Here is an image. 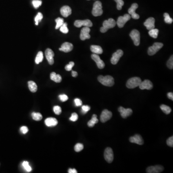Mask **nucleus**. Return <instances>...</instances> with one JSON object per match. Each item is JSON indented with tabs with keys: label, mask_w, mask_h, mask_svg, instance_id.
I'll return each instance as SVG.
<instances>
[{
	"label": "nucleus",
	"mask_w": 173,
	"mask_h": 173,
	"mask_svg": "<svg viewBox=\"0 0 173 173\" xmlns=\"http://www.w3.org/2000/svg\"><path fill=\"white\" fill-rule=\"evenodd\" d=\"M117 23L114 19H109L104 21L102 24V26L100 29L102 33H105L110 29L114 28Z\"/></svg>",
	"instance_id": "nucleus-2"
},
{
	"label": "nucleus",
	"mask_w": 173,
	"mask_h": 173,
	"mask_svg": "<svg viewBox=\"0 0 173 173\" xmlns=\"http://www.w3.org/2000/svg\"><path fill=\"white\" fill-rule=\"evenodd\" d=\"M45 54L46 59L47 60L49 64L50 65L54 64V54L53 50H51V49H47L45 51Z\"/></svg>",
	"instance_id": "nucleus-16"
},
{
	"label": "nucleus",
	"mask_w": 173,
	"mask_h": 173,
	"mask_svg": "<svg viewBox=\"0 0 173 173\" xmlns=\"http://www.w3.org/2000/svg\"><path fill=\"white\" fill-rule=\"evenodd\" d=\"M20 131L23 134H25L29 131V129L26 126H23L20 128Z\"/></svg>",
	"instance_id": "nucleus-48"
},
{
	"label": "nucleus",
	"mask_w": 173,
	"mask_h": 173,
	"mask_svg": "<svg viewBox=\"0 0 173 173\" xmlns=\"http://www.w3.org/2000/svg\"><path fill=\"white\" fill-rule=\"evenodd\" d=\"M78 118H79V117H78L77 114L76 113H73L71 115V117H70L69 119L72 122H75L77 120Z\"/></svg>",
	"instance_id": "nucleus-44"
},
{
	"label": "nucleus",
	"mask_w": 173,
	"mask_h": 173,
	"mask_svg": "<svg viewBox=\"0 0 173 173\" xmlns=\"http://www.w3.org/2000/svg\"><path fill=\"white\" fill-rule=\"evenodd\" d=\"M73 49V45L69 42H64L61 45V48H59L60 51H64V53H68L71 51Z\"/></svg>",
	"instance_id": "nucleus-20"
},
{
	"label": "nucleus",
	"mask_w": 173,
	"mask_h": 173,
	"mask_svg": "<svg viewBox=\"0 0 173 173\" xmlns=\"http://www.w3.org/2000/svg\"><path fill=\"white\" fill-rule=\"evenodd\" d=\"M124 53L121 50H118L115 53L113 54L112 57L111 59V62L113 64H117L120 58L123 55Z\"/></svg>",
	"instance_id": "nucleus-11"
},
{
	"label": "nucleus",
	"mask_w": 173,
	"mask_h": 173,
	"mask_svg": "<svg viewBox=\"0 0 173 173\" xmlns=\"http://www.w3.org/2000/svg\"><path fill=\"white\" fill-rule=\"evenodd\" d=\"M83 148H84V146L81 143H77L74 147L75 151L76 152H79L80 151H81Z\"/></svg>",
	"instance_id": "nucleus-39"
},
{
	"label": "nucleus",
	"mask_w": 173,
	"mask_h": 173,
	"mask_svg": "<svg viewBox=\"0 0 173 173\" xmlns=\"http://www.w3.org/2000/svg\"><path fill=\"white\" fill-rule=\"evenodd\" d=\"M60 12L64 17H67L72 13V10L69 6L65 5L61 8Z\"/></svg>",
	"instance_id": "nucleus-22"
},
{
	"label": "nucleus",
	"mask_w": 173,
	"mask_h": 173,
	"mask_svg": "<svg viewBox=\"0 0 173 173\" xmlns=\"http://www.w3.org/2000/svg\"><path fill=\"white\" fill-rule=\"evenodd\" d=\"M104 157L106 161L108 163H111L114 160V152L113 149L110 147H107L104 151Z\"/></svg>",
	"instance_id": "nucleus-9"
},
{
	"label": "nucleus",
	"mask_w": 173,
	"mask_h": 173,
	"mask_svg": "<svg viewBox=\"0 0 173 173\" xmlns=\"http://www.w3.org/2000/svg\"><path fill=\"white\" fill-rule=\"evenodd\" d=\"M60 30L61 32H62V33H64V34L68 33L69 30L67 28V24L66 23H64L63 24L62 26L60 28Z\"/></svg>",
	"instance_id": "nucleus-34"
},
{
	"label": "nucleus",
	"mask_w": 173,
	"mask_h": 173,
	"mask_svg": "<svg viewBox=\"0 0 173 173\" xmlns=\"http://www.w3.org/2000/svg\"><path fill=\"white\" fill-rule=\"evenodd\" d=\"M23 167H24V169L28 172H30L32 170V168L30 167V165H29V162L26 161L23 162L22 164Z\"/></svg>",
	"instance_id": "nucleus-38"
},
{
	"label": "nucleus",
	"mask_w": 173,
	"mask_h": 173,
	"mask_svg": "<svg viewBox=\"0 0 173 173\" xmlns=\"http://www.w3.org/2000/svg\"><path fill=\"white\" fill-rule=\"evenodd\" d=\"M88 1H89V0H88Z\"/></svg>",
	"instance_id": "nucleus-52"
},
{
	"label": "nucleus",
	"mask_w": 173,
	"mask_h": 173,
	"mask_svg": "<svg viewBox=\"0 0 173 173\" xmlns=\"http://www.w3.org/2000/svg\"><path fill=\"white\" fill-rule=\"evenodd\" d=\"M117 4V9L118 10L122 9V6L124 5V2L123 0H114Z\"/></svg>",
	"instance_id": "nucleus-37"
},
{
	"label": "nucleus",
	"mask_w": 173,
	"mask_h": 173,
	"mask_svg": "<svg viewBox=\"0 0 173 173\" xmlns=\"http://www.w3.org/2000/svg\"><path fill=\"white\" fill-rule=\"evenodd\" d=\"M43 59V54L42 51H39L37 54L35 58V63L36 64H39L42 62Z\"/></svg>",
	"instance_id": "nucleus-30"
},
{
	"label": "nucleus",
	"mask_w": 173,
	"mask_h": 173,
	"mask_svg": "<svg viewBox=\"0 0 173 173\" xmlns=\"http://www.w3.org/2000/svg\"><path fill=\"white\" fill-rule=\"evenodd\" d=\"M141 82H142V79L139 77H132L127 80L126 86L129 89H134L137 86H139Z\"/></svg>",
	"instance_id": "nucleus-4"
},
{
	"label": "nucleus",
	"mask_w": 173,
	"mask_h": 173,
	"mask_svg": "<svg viewBox=\"0 0 173 173\" xmlns=\"http://www.w3.org/2000/svg\"><path fill=\"white\" fill-rule=\"evenodd\" d=\"M98 80L101 84L105 86H113L114 84V79L111 76H100L98 77Z\"/></svg>",
	"instance_id": "nucleus-1"
},
{
	"label": "nucleus",
	"mask_w": 173,
	"mask_h": 173,
	"mask_svg": "<svg viewBox=\"0 0 173 173\" xmlns=\"http://www.w3.org/2000/svg\"><path fill=\"white\" fill-rule=\"evenodd\" d=\"M159 30L158 29H154L149 30V34L151 37L153 38L156 39L158 35Z\"/></svg>",
	"instance_id": "nucleus-28"
},
{
	"label": "nucleus",
	"mask_w": 173,
	"mask_h": 173,
	"mask_svg": "<svg viewBox=\"0 0 173 173\" xmlns=\"http://www.w3.org/2000/svg\"><path fill=\"white\" fill-rule=\"evenodd\" d=\"M131 19V16L129 14H125L124 16H120L117 20V25L119 28H123L126 23Z\"/></svg>",
	"instance_id": "nucleus-6"
},
{
	"label": "nucleus",
	"mask_w": 173,
	"mask_h": 173,
	"mask_svg": "<svg viewBox=\"0 0 173 173\" xmlns=\"http://www.w3.org/2000/svg\"><path fill=\"white\" fill-rule=\"evenodd\" d=\"M91 109V107L89 105H83L82 106L81 112L83 114H85Z\"/></svg>",
	"instance_id": "nucleus-43"
},
{
	"label": "nucleus",
	"mask_w": 173,
	"mask_h": 173,
	"mask_svg": "<svg viewBox=\"0 0 173 173\" xmlns=\"http://www.w3.org/2000/svg\"><path fill=\"white\" fill-rule=\"evenodd\" d=\"M41 4H42V1L41 0H33L32 1V4L35 9H37L39 6H41Z\"/></svg>",
	"instance_id": "nucleus-36"
},
{
	"label": "nucleus",
	"mask_w": 173,
	"mask_h": 173,
	"mask_svg": "<svg viewBox=\"0 0 173 173\" xmlns=\"http://www.w3.org/2000/svg\"><path fill=\"white\" fill-rule=\"evenodd\" d=\"M91 57L92 60L96 62L97 66L99 69H103L104 67L105 64L102 60H101L98 54H92Z\"/></svg>",
	"instance_id": "nucleus-14"
},
{
	"label": "nucleus",
	"mask_w": 173,
	"mask_h": 173,
	"mask_svg": "<svg viewBox=\"0 0 173 173\" xmlns=\"http://www.w3.org/2000/svg\"><path fill=\"white\" fill-rule=\"evenodd\" d=\"M164 45L163 43L160 42H155L152 46L149 47L148 51V54L150 56L154 55L156 53H157L159 50H160L163 47Z\"/></svg>",
	"instance_id": "nucleus-5"
},
{
	"label": "nucleus",
	"mask_w": 173,
	"mask_h": 173,
	"mask_svg": "<svg viewBox=\"0 0 173 173\" xmlns=\"http://www.w3.org/2000/svg\"><path fill=\"white\" fill-rule=\"evenodd\" d=\"M98 119H97L96 114H93L92 117V119L89 120L88 123V126L90 127H93L96 124L98 123Z\"/></svg>",
	"instance_id": "nucleus-26"
},
{
	"label": "nucleus",
	"mask_w": 173,
	"mask_h": 173,
	"mask_svg": "<svg viewBox=\"0 0 173 173\" xmlns=\"http://www.w3.org/2000/svg\"><path fill=\"white\" fill-rule=\"evenodd\" d=\"M74 25L76 28H80L82 26L90 28L92 26L93 24L92 21L89 19L84 20H77L76 21H75Z\"/></svg>",
	"instance_id": "nucleus-8"
},
{
	"label": "nucleus",
	"mask_w": 173,
	"mask_h": 173,
	"mask_svg": "<svg viewBox=\"0 0 173 173\" xmlns=\"http://www.w3.org/2000/svg\"><path fill=\"white\" fill-rule=\"evenodd\" d=\"M118 111L120 113L121 116L123 118H127L132 114L133 111L130 108L126 109L121 106L118 109Z\"/></svg>",
	"instance_id": "nucleus-15"
},
{
	"label": "nucleus",
	"mask_w": 173,
	"mask_h": 173,
	"mask_svg": "<svg viewBox=\"0 0 173 173\" xmlns=\"http://www.w3.org/2000/svg\"><path fill=\"white\" fill-rule=\"evenodd\" d=\"M45 124L49 127H54L58 124V121L54 117H49L45 120Z\"/></svg>",
	"instance_id": "nucleus-23"
},
{
	"label": "nucleus",
	"mask_w": 173,
	"mask_h": 173,
	"mask_svg": "<svg viewBox=\"0 0 173 173\" xmlns=\"http://www.w3.org/2000/svg\"><path fill=\"white\" fill-rule=\"evenodd\" d=\"M75 65V63L73 62H70L65 66V69L67 71H71L72 68Z\"/></svg>",
	"instance_id": "nucleus-42"
},
{
	"label": "nucleus",
	"mask_w": 173,
	"mask_h": 173,
	"mask_svg": "<svg viewBox=\"0 0 173 173\" xmlns=\"http://www.w3.org/2000/svg\"><path fill=\"white\" fill-rule=\"evenodd\" d=\"M28 85H29V89L30 92L33 93L37 92L38 86H37V84H36V83L34 82L33 81H29L28 82Z\"/></svg>",
	"instance_id": "nucleus-27"
},
{
	"label": "nucleus",
	"mask_w": 173,
	"mask_h": 173,
	"mask_svg": "<svg viewBox=\"0 0 173 173\" xmlns=\"http://www.w3.org/2000/svg\"><path fill=\"white\" fill-rule=\"evenodd\" d=\"M129 36L133 41L135 45L139 46L140 43V36L139 32L138 30L134 29L130 32Z\"/></svg>",
	"instance_id": "nucleus-7"
},
{
	"label": "nucleus",
	"mask_w": 173,
	"mask_h": 173,
	"mask_svg": "<svg viewBox=\"0 0 173 173\" xmlns=\"http://www.w3.org/2000/svg\"><path fill=\"white\" fill-rule=\"evenodd\" d=\"M139 86V89L142 90L143 89L150 90L153 88V84L150 80H145L140 83V85Z\"/></svg>",
	"instance_id": "nucleus-18"
},
{
	"label": "nucleus",
	"mask_w": 173,
	"mask_h": 173,
	"mask_svg": "<svg viewBox=\"0 0 173 173\" xmlns=\"http://www.w3.org/2000/svg\"><path fill=\"white\" fill-rule=\"evenodd\" d=\"M112 117V113L111 112L105 109L102 112L100 117V120L102 123H105L110 119Z\"/></svg>",
	"instance_id": "nucleus-10"
},
{
	"label": "nucleus",
	"mask_w": 173,
	"mask_h": 173,
	"mask_svg": "<svg viewBox=\"0 0 173 173\" xmlns=\"http://www.w3.org/2000/svg\"><path fill=\"white\" fill-rule=\"evenodd\" d=\"M138 8V4L136 3L133 4L129 8L128 12L129 14L131 15V17L134 19H139V16L136 13V10Z\"/></svg>",
	"instance_id": "nucleus-12"
},
{
	"label": "nucleus",
	"mask_w": 173,
	"mask_h": 173,
	"mask_svg": "<svg viewBox=\"0 0 173 173\" xmlns=\"http://www.w3.org/2000/svg\"><path fill=\"white\" fill-rule=\"evenodd\" d=\"M91 31V29L89 27H84L82 29L80 32V38L82 41H85V39H89L91 38V35L89 32Z\"/></svg>",
	"instance_id": "nucleus-13"
},
{
	"label": "nucleus",
	"mask_w": 173,
	"mask_h": 173,
	"mask_svg": "<svg viewBox=\"0 0 173 173\" xmlns=\"http://www.w3.org/2000/svg\"><path fill=\"white\" fill-rule=\"evenodd\" d=\"M74 102H75V105L76 106H81L82 104V102L81 100H80L79 99L76 98L74 100Z\"/></svg>",
	"instance_id": "nucleus-47"
},
{
	"label": "nucleus",
	"mask_w": 173,
	"mask_h": 173,
	"mask_svg": "<svg viewBox=\"0 0 173 173\" xmlns=\"http://www.w3.org/2000/svg\"><path fill=\"white\" fill-rule=\"evenodd\" d=\"M144 25L148 30H149L155 28V19L154 17H149L144 23Z\"/></svg>",
	"instance_id": "nucleus-21"
},
{
	"label": "nucleus",
	"mask_w": 173,
	"mask_h": 173,
	"mask_svg": "<svg viewBox=\"0 0 173 173\" xmlns=\"http://www.w3.org/2000/svg\"><path fill=\"white\" fill-rule=\"evenodd\" d=\"M102 4L100 1H96L93 4V9L92 10V14L94 16H99L103 13Z\"/></svg>",
	"instance_id": "nucleus-3"
},
{
	"label": "nucleus",
	"mask_w": 173,
	"mask_h": 173,
	"mask_svg": "<svg viewBox=\"0 0 173 173\" xmlns=\"http://www.w3.org/2000/svg\"><path fill=\"white\" fill-rule=\"evenodd\" d=\"M32 117L33 119L35 121H40L42 119V116L41 113L33 112L32 113Z\"/></svg>",
	"instance_id": "nucleus-31"
},
{
	"label": "nucleus",
	"mask_w": 173,
	"mask_h": 173,
	"mask_svg": "<svg viewBox=\"0 0 173 173\" xmlns=\"http://www.w3.org/2000/svg\"><path fill=\"white\" fill-rule=\"evenodd\" d=\"M164 170L163 166L158 165L148 167L147 168L146 172L148 173H161Z\"/></svg>",
	"instance_id": "nucleus-17"
},
{
	"label": "nucleus",
	"mask_w": 173,
	"mask_h": 173,
	"mask_svg": "<svg viewBox=\"0 0 173 173\" xmlns=\"http://www.w3.org/2000/svg\"><path fill=\"white\" fill-rule=\"evenodd\" d=\"M164 21L167 24H171L173 22V19L171 18L170 16H169V14L168 13L164 14Z\"/></svg>",
	"instance_id": "nucleus-35"
},
{
	"label": "nucleus",
	"mask_w": 173,
	"mask_h": 173,
	"mask_svg": "<svg viewBox=\"0 0 173 173\" xmlns=\"http://www.w3.org/2000/svg\"><path fill=\"white\" fill-rule=\"evenodd\" d=\"M59 99L63 102L67 101L68 99V96L66 94H61L59 96Z\"/></svg>",
	"instance_id": "nucleus-45"
},
{
	"label": "nucleus",
	"mask_w": 173,
	"mask_h": 173,
	"mask_svg": "<svg viewBox=\"0 0 173 173\" xmlns=\"http://www.w3.org/2000/svg\"><path fill=\"white\" fill-rule=\"evenodd\" d=\"M50 78L51 80L56 83H60L62 81V77L59 74H56L55 72H52L50 75Z\"/></svg>",
	"instance_id": "nucleus-25"
},
{
	"label": "nucleus",
	"mask_w": 173,
	"mask_h": 173,
	"mask_svg": "<svg viewBox=\"0 0 173 173\" xmlns=\"http://www.w3.org/2000/svg\"><path fill=\"white\" fill-rule=\"evenodd\" d=\"M167 67L170 69H172L173 68V55H172L171 56L170 58V59H169V60L167 62Z\"/></svg>",
	"instance_id": "nucleus-40"
},
{
	"label": "nucleus",
	"mask_w": 173,
	"mask_h": 173,
	"mask_svg": "<svg viewBox=\"0 0 173 173\" xmlns=\"http://www.w3.org/2000/svg\"><path fill=\"white\" fill-rule=\"evenodd\" d=\"M43 19V15L42 14L39 12L37 14V16H36L35 17V25L38 26L39 24V23L40 22L41 20Z\"/></svg>",
	"instance_id": "nucleus-33"
},
{
	"label": "nucleus",
	"mask_w": 173,
	"mask_h": 173,
	"mask_svg": "<svg viewBox=\"0 0 173 173\" xmlns=\"http://www.w3.org/2000/svg\"><path fill=\"white\" fill-rule=\"evenodd\" d=\"M55 22L56 23L55 29H57L60 28L61 26H62L63 24L64 23V19H62V18L58 17V18L55 19Z\"/></svg>",
	"instance_id": "nucleus-32"
},
{
	"label": "nucleus",
	"mask_w": 173,
	"mask_h": 173,
	"mask_svg": "<svg viewBox=\"0 0 173 173\" xmlns=\"http://www.w3.org/2000/svg\"><path fill=\"white\" fill-rule=\"evenodd\" d=\"M167 97L169 99L173 101V93L172 92H169L167 93Z\"/></svg>",
	"instance_id": "nucleus-49"
},
{
	"label": "nucleus",
	"mask_w": 173,
	"mask_h": 173,
	"mask_svg": "<svg viewBox=\"0 0 173 173\" xmlns=\"http://www.w3.org/2000/svg\"><path fill=\"white\" fill-rule=\"evenodd\" d=\"M129 141L131 143H136L138 145H143L144 143L143 139L140 135L136 134L134 136L131 137L129 139Z\"/></svg>",
	"instance_id": "nucleus-19"
},
{
	"label": "nucleus",
	"mask_w": 173,
	"mask_h": 173,
	"mask_svg": "<svg viewBox=\"0 0 173 173\" xmlns=\"http://www.w3.org/2000/svg\"><path fill=\"white\" fill-rule=\"evenodd\" d=\"M78 74L76 71H72V76L73 77H76L77 76Z\"/></svg>",
	"instance_id": "nucleus-51"
},
{
	"label": "nucleus",
	"mask_w": 173,
	"mask_h": 173,
	"mask_svg": "<svg viewBox=\"0 0 173 173\" xmlns=\"http://www.w3.org/2000/svg\"><path fill=\"white\" fill-rule=\"evenodd\" d=\"M160 108H161V109L162 111L164 113H165V114H169L171 112V111H172L171 108L169 106H167V105L162 104V105L160 106Z\"/></svg>",
	"instance_id": "nucleus-29"
},
{
	"label": "nucleus",
	"mask_w": 173,
	"mask_h": 173,
	"mask_svg": "<svg viewBox=\"0 0 173 173\" xmlns=\"http://www.w3.org/2000/svg\"><path fill=\"white\" fill-rule=\"evenodd\" d=\"M167 145L170 147H173V136L171 137L168 139L167 141Z\"/></svg>",
	"instance_id": "nucleus-46"
},
{
	"label": "nucleus",
	"mask_w": 173,
	"mask_h": 173,
	"mask_svg": "<svg viewBox=\"0 0 173 173\" xmlns=\"http://www.w3.org/2000/svg\"><path fill=\"white\" fill-rule=\"evenodd\" d=\"M68 172L69 173H76L77 172V171L76 170V169L70 168L68 170Z\"/></svg>",
	"instance_id": "nucleus-50"
},
{
	"label": "nucleus",
	"mask_w": 173,
	"mask_h": 173,
	"mask_svg": "<svg viewBox=\"0 0 173 173\" xmlns=\"http://www.w3.org/2000/svg\"><path fill=\"white\" fill-rule=\"evenodd\" d=\"M54 111L55 114L57 115H59L62 113V109L59 106H54Z\"/></svg>",
	"instance_id": "nucleus-41"
},
{
	"label": "nucleus",
	"mask_w": 173,
	"mask_h": 173,
	"mask_svg": "<svg viewBox=\"0 0 173 173\" xmlns=\"http://www.w3.org/2000/svg\"><path fill=\"white\" fill-rule=\"evenodd\" d=\"M91 51L93 54H101L103 53V50L101 46L98 45H92L91 46Z\"/></svg>",
	"instance_id": "nucleus-24"
}]
</instances>
